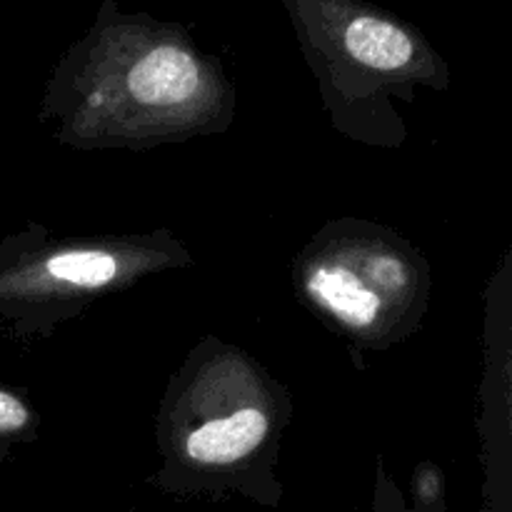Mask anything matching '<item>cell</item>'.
Instances as JSON below:
<instances>
[{
    "mask_svg": "<svg viewBox=\"0 0 512 512\" xmlns=\"http://www.w3.org/2000/svg\"><path fill=\"white\" fill-rule=\"evenodd\" d=\"M235 113V83L185 25L103 0L50 70L38 118L60 148L143 153L225 135Z\"/></svg>",
    "mask_w": 512,
    "mask_h": 512,
    "instance_id": "6da1fadb",
    "label": "cell"
},
{
    "mask_svg": "<svg viewBox=\"0 0 512 512\" xmlns=\"http://www.w3.org/2000/svg\"><path fill=\"white\" fill-rule=\"evenodd\" d=\"M293 395L255 355L203 335L170 373L155 410L158 493L190 500L283 503L280 450L293 423Z\"/></svg>",
    "mask_w": 512,
    "mask_h": 512,
    "instance_id": "7a4b0ae2",
    "label": "cell"
},
{
    "mask_svg": "<svg viewBox=\"0 0 512 512\" xmlns=\"http://www.w3.org/2000/svg\"><path fill=\"white\" fill-rule=\"evenodd\" d=\"M320 103L338 135L368 148L398 150L410 130L398 100L418 88L448 93L453 73L418 25L368 0H280Z\"/></svg>",
    "mask_w": 512,
    "mask_h": 512,
    "instance_id": "3957f363",
    "label": "cell"
},
{
    "mask_svg": "<svg viewBox=\"0 0 512 512\" xmlns=\"http://www.w3.org/2000/svg\"><path fill=\"white\" fill-rule=\"evenodd\" d=\"M295 300L360 355L385 353L423 328L433 265L410 238L368 218H330L295 253Z\"/></svg>",
    "mask_w": 512,
    "mask_h": 512,
    "instance_id": "277c9868",
    "label": "cell"
},
{
    "mask_svg": "<svg viewBox=\"0 0 512 512\" xmlns=\"http://www.w3.org/2000/svg\"><path fill=\"white\" fill-rule=\"evenodd\" d=\"M195 263L168 228L128 235H55L28 223L0 245V318L18 335L50 338L98 300Z\"/></svg>",
    "mask_w": 512,
    "mask_h": 512,
    "instance_id": "5b68a950",
    "label": "cell"
},
{
    "mask_svg": "<svg viewBox=\"0 0 512 512\" xmlns=\"http://www.w3.org/2000/svg\"><path fill=\"white\" fill-rule=\"evenodd\" d=\"M483 378L478 385L485 512H512V255L505 250L485 288Z\"/></svg>",
    "mask_w": 512,
    "mask_h": 512,
    "instance_id": "8992f818",
    "label": "cell"
},
{
    "mask_svg": "<svg viewBox=\"0 0 512 512\" xmlns=\"http://www.w3.org/2000/svg\"><path fill=\"white\" fill-rule=\"evenodd\" d=\"M40 423L43 418L23 393L0 388V458L13 453L15 445L35 443Z\"/></svg>",
    "mask_w": 512,
    "mask_h": 512,
    "instance_id": "52a82bcc",
    "label": "cell"
},
{
    "mask_svg": "<svg viewBox=\"0 0 512 512\" xmlns=\"http://www.w3.org/2000/svg\"><path fill=\"white\" fill-rule=\"evenodd\" d=\"M410 512H448L445 473L433 460H420L410 475Z\"/></svg>",
    "mask_w": 512,
    "mask_h": 512,
    "instance_id": "ba28073f",
    "label": "cell"
},
{
    "mask_svg": "<svg viewBox=\"0 0 512 512\" xmlns=\"http://www.w3.org/2000/svg\"><path fill=\"white\" fill-rule=\"evenodd\" d=\"M370 512H410L403 490L385 468L383 455L375 463V485H373V510Z\"/></svg>",
    "mask_w": 512,
    "mask_h": 512,
    "instance_id": "9c48e42d",
    "label": "cell"
}]
</instances>
